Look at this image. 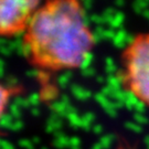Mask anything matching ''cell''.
I'll list each match as a JSON object with an SVG mask.
<instances>
[{
  "instance_id": "obj_1",
  "label": "cell",
  "mask_w": 149,
  "mask_h": 149,
  "mask_svg": "<svg viewBox=\"0 0 149 149\" xmlns=\"http://www.w3.org/2000/svg\"><path fill=\"white\" fill-rule=\"evenodd\" d=\"M95 45L76 0H54L32 15L22 39V51L40 72H60L83 66Z\"/></svg>"
},
{
  "instance_id": "obj_2",
  "label": "cell",
  "mask_w": 149,
  "mask_h": 149,
  "mask_svg": "<svg viewBox=\"0 0 149 149\" xmlns=\"http://www.w3.org/2000/svg\"><path fill=\"white\" fill-rule=\"evenodd\" d=\"M119 79L124 90L149 107V32L137 34L123 51Z\"/></svg>"
},
{
  "instance_id": "obj_3",
  "label": "cell",
  "mask_w": 149,
  "mask_h": 149,
  "mask_svg": "<svg viewBox=\"0 0 149 149\" xmlns=\"http://www.w3.org/2000/svg\"><path fill=\"white\" fill-rule=\"evenodd\" d=\"M39 7L40 2L32 0H0V37L24 33Z\"/></svg>"
},
{
  "instance_id": "obj_4",
  "label": "cell",
  "mask_w": 149,
  "mask_h": 149,
  "mask_svg": "<svg viewBox=\"0 0 149 149\" xmlns=\"http://www.w3.org/2000/svg\"><path fill=\"white\" fill-rule=\"evenodd\" d=\"M19 92V88L17 87H11V86H6L0 83V120L3 116V113L10 98L13 95H17Z\"/></svg>"
},
{
  "instance_id": "obj_5",
  "label": "cell",
  "mask_w": 149,
  "mask_h": 149,
  "mask_svg": "<svg viewBox=\"0 0 149 149\" xmlns=\"http://www.w3.org/2000/svg\"><path fill=\"white\" fill-rule=\"evenodd\" d=\"M20 144H21L23 147H26V148L32 149V145H31V143H30V140H21Z\"/></svg>"
}]
</instances>
